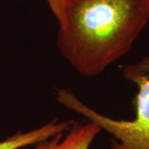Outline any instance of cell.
<instances>
[{
  "mask_svg": "<svg viewBox=\"0 0 149 149\" xmlns=\"http://www.w3.org/2000/svg\"><path fill=\"white\" fill-rule=\"evenodd\" d=\"M48 6L54 14L56 19L57 20L59 27L63 25L65 22V0H46Z\"/></svg>",
  "mask_w": 149,
  "mask_h": 149,
  "instance_id": "5b68a950",
  "label": "cell"
},
{
  "mask_svg": "<svg viewBox=\"0 0 149 149\" xmlns=\"http://www.w3.org/2000/svg\"><path fill=\"white\" fill-rule=\"evenodd\" d=\"M148 21L145 0L69 1L57 47L78 73L96 76L128 53Z\"/></svg>",
  "mask_w": 149,
  "mask_h": 149,
  "instance_id": "6da1fadb",
  "label": "cell"
},
{
  "mask_svg": "<svg viewBox=\"0 0 149 149\" xmlns=\"http://www.w3.org/2000/svg\"><path fill=\"white\" fill-rule=\"evenodd\" d=\"M69 1H73V0H65V2L67 3V2H69Z\"/></svg>",
  "mask_w": 149,
  "mask_h": 149,
  "instance_id": "52a82bcc",
  "label": "cell"
},
{
  "mask_svg": "<svg viewBox=\"0 0 149 149\" xmlns=\"http://www.w3.org/2000/svg\"><path fill=\"white\" fill-rule=\"evenodd\" d=\"M145 1L147 2V3H148V6H149V0H145Z\"/></svg>",
  "mask_w": 149,
  "mask_h": 149,
  "instance_id": "8992f818",
  "label": "cell"
},
{
  "mask_svg": "<svg viewBox=\"0 0 149 149\" xmlns=\"http://www.w3.org/2000/svg\"><path fill=\"white\" fill-rule=\"evenodd\" d=\"M123 76L138 87L133 119L107 117L65 89L56 90V100L67 109L96 124L101 131L112 135L113 140L109 149H149V57L128 65L123 70Z\"/></svg>",
  "mask_w": 149,
  "mask_h": 149,
  "instance_id": "7a4b0ae2",
  "label": "cell"
},
{
  "mask_svg": "<svg viewBox=\"0 0 149 149\" xmlns=\"http://www.w3.org/2000/svg\"><path fill=\"white\" fill-rule=\"evenodd\" d=\"M73 123L74 121L71 120L59 121L58 118H55L51 122L27 132L18 131L0 141V149H23L29 146H34L59 133H66Z\"/></svg>",
  "mask_w": 149,
  "mask_h": 149,
  "instance_id": "277c9868",
  "label": "cell"
},
{
  "mask_svg": "<svg viewBox=\"0 0 149 149\" xmlns=\"http://www.w3.org/2000/svg\"><path fill=\"white\" fill-rule=\"evenodd\" d=\"M100 132V128L93 123L74 122L66 133L35 144L33 149H90Z\"/></svg>",
  "mask_w": 149,
  "mask_h": 149,
  "instance_id": "3957f363",
  "label": "cell"
}]
</instances>
